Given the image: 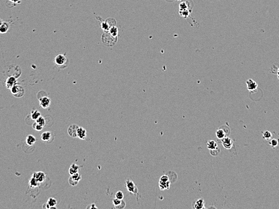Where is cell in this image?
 <instances>
[{"label": "cell", "instance_id": "cell-1", "mask_svg": "<svg viewBox=\"0 0 279 209\" xmlns=\"http://www.w3.org/2000/svg\"><path fill=\"white\" fill-rule=\"evenodd\" d=\"M55 65L58 66L60 68H64L68 65V59L66 55L63 54H58L55 56L54 59Z\"/></svg>", "mask_w": 279, "mask_h": 209}, {"label": "cell", "instance_id": "cell-2", "mask_svg": "<svg viewBox=\"0 0 279 209\" xmlns=\"http://www.w3.org/2000/svg\"><path fill=\"white\" fill-rule=\"evenodd\" d=\"M10 91L12 95L16 98H21L24 95L25 90L22 86L19 84H16L10 89Z\"/></svg>", "mask_w": 279, "mask_h": 209}, {"label": "cell", "instance_id": "cell-3", "mask_svg": "<svg viewBox=\"0 0 279 209\" xmlns=\"http://www.w3.org/2000/svg\"><path fill=\"white\" fill-rule=\"evenodd\" d=\"M126 187L129 192L134 195H137L138 193V187L132 180L128 179L126 182Z\"/></svg>", "mask_w": 279, "mask_h": 209}, {"label": "cell", "instance_id": "cell-4", "mask_svg": "<svg viewBox=\"0 0 279 209\" xmlns=\"http://www.w3.org/2000/svg\"><path fill=\"white\" fill-rule=\"evenodd\" d=\"M247 88L250 92H254L257 90L258 84L257 83L254 81L252 78H249L246 81Z\"/></svg>", "mask_w": 279, "mask_h": 209}, {"label": "cell", "instance_id": "cell-5", "mask_svg": "<svg viewBox=\"0 0 279 209\" xmlns=\"http://www.w3.org/2000/svg\"><path fill=\"white\" fill-rule=\"evenodd\" d=\"M79 128V126H78L76 124H72L67 129V133L70 136L72 137H77V130Z\"/></svg>", "mask_w": 279, "mask_h": 209}, {"label": "cell", "instance_id": "cell-6", "mask_svg": "<svg viewBox=\"0 0 279 209\" xmlns=\"http://www.w3.org/2000/svg\"><path fill=\"white\" fill-rule=\"evenodd\" d=\"M221 142H222V145L223 147L224 148L230 149L232 147L233 144V141L232 139L230 138L229 137H225L224 138L221 139Z\"/></svg>", "mask_w": 279, "mask_h": 209}, {"label": "cell", "instance_id": "cell-7", "mask_svg": "<svg viewBox=\"0 0 279 209\" xmlns=\"http://www.w3.org/2000/svg\"><path fill=\"white\" fill-rule=\"evenodd\" d=\"M51 102V99L47 97H43L42 98H39L40 106L43 109H46L49 107Z\"/></svg>", "mask_w": 279, "mask_h": 209}, {"label": "cell", "instance_id": "cell-8", "mask_svg": "<svg viewBox=\"0 0 279 209\" xmlns=\"http://www.w3.org/2000/svg\"><path fill=\"white\" fill-rule=\"evenodd\" d=\"M33 177L36 178L39 183H42L45 180L46 175L43 172H36L33 174Z\"/></svg>", "mask_w": 279, "mask_h": 209}, {"label": "cell", "instance_id": "cell-9", "mask_svg": "<svg viewBox=\"0 0 279 209\" xmlns=\"http://www.w3.org/2000/svg\"><path fill=\"white\" fill-rule=\"evenodd\" d=\"M17 84V80L14 77H9L6 81V86L7 88L10 89L12 87H13L15 85Z\"/></svg>", "mask_w": 279, "mask_h": 209}, {"label": "cell", "instance_id": "cell-10", "mask_svg": "<svg viewBox=\"0 0 279 209\" xmlns=\"http://www.w3.org/2000/svg\"><path fill=\"white\" fill-rule=\"evenodd\" d=\"M77 137L82 140H84L87 137V131L83 127H79L77 130Z\"/></svg>", "mask_w": 279, "mask_h": 209}, {"label": "cell", "instance_id": "cell-11", "mask_svg": "<svg viewBox=\"0 0 279 209\" xmlns=\"http://www.w3.org/2000/svg\"><path fill=\"white\" fill-rule=\"evenodd\" d=\"M205 201L203 199H198L193 204V208L196 209L205 208Z\"/></svg>", "mask_w": 279, "mask_h": 209}, {"label": "cell", "instance_id": "cell-12", "mask_svg": "<svg viewBox=\"0 0 279 209\" xmlns=\"http://www.w3.org/2000/svg\"><path fill=\"white\" fill-rule=\"evenodd\" d=\"M52 138V135L50 131H45L41 135V139L43 142H49Z\"/></svg>", "mask_w": 279, "mask_h": 209}, {"label": "cell", "instance_id": "cell-13", "mask_svg": "<svg viewBox=\"0 0 279 209\" xmlns=\"http://www.w3.org/2000/svg\"><path fill=\"white\" fill-rule=\"evenodd\" d=\"M80 168H81V166L76 165L75 163H72V164L71 165V166H70V168L69 169V173L70 174V175H73V174H74L77 173V172H79Z\"/></svg>", "mask_w": 279, "mask_h": 209}, {"label": "cell", "instance_id": "cell-14", "mask_svg": "<svg viewBox=\"0 0 279 209\" xmlns=\"http://www.w3.org/2000/svg\"><path fill=\"white\" fill-rule=\"evenodd\" d=\"M9 28V24L7 22H3L1 25H0V33L4 34L7 32Z\"/></svg>", "mask_w": 279, "mask_h": 209}, {"label": "cell", "instance_id": "cell-15", "mask_svg": "<svg viewBox=\"0 0 279 209\" xmlns=\"http://www.w3.org/2000/svg\"><path fill=\"white\" fill-rule=\"evenodd\" d=\"M170 181H168V182H160V181H159V187L160 190H161V191H164V190L170 189Z\"/></svg>", "mask_w": 279, "mask_h": 209}, {"label": "cell", "instance_id": "cell-16", "mask_svg": "<svg viewBox=\"0 0 279 209\" xmlns=\"http://www.w3.org/2000/svg\"><path fill=\"white\" fill-rule=\"evenodd\" d=\"M207 148L209 150H211V149H214L217 148L218 147V144L217 143L213 140H208L206 143Z\"/></svg>", "mask_w": 279, "mask_h": 209}, {"label": "cell", "instance_id": "cell-17", "mask_svg": "<svg viewBox=\"0 0 279 209\" xmlns=\"http://www.w3.org/2000/svg\"><path fill=\"white\" fill-rule=\"evenodd\" d=\"M226 132H225L224 130L222 129V128H219V129H218L217 130V131H216V136H217L218 139H220V140H221V139L226 137Z\"/></svg>", "mask_w": 279, "mask_h": 209}, {"label": "cell", "instance_id": "cell-18", "mask_svg": "<svg viewBox=\"0 0 279 209\" xmlns=\"http://www.w3.org/2000/svg\"><path fill=\"white\" fill-rule=\"evenodd\" d=\"M36 139L35 138V137L33 135H28L27 136V138H26V143L27 145H28L29 146L33 145L35 143H36Z\"/></svg>", "mask_w": 279, "mask_h": 209}, {"label": "cell", "instance_id": "cell-19", "mask_svg": "<svg viewBox=\"0 0 279 209\" xmlns=\"http://www.w3.org/2000/svg\"><path fill=\"white\" fill-rule=\"evenodd\" d=\"M41 116V113H40V111H38L37 110H33L31 111L30 116H31V118L33 120L36 121V120L37 119V118H39Z\"/></svg>", "mask_w": 279, "mask_h": 209}, {"label": "cell", "instance_id": "cell-20", "mask_svg": "<svg viewBox=\"0 0 279 209\" xmlns=\"http://www.w3.org/2000/svg\"><path fill=\"white\" fill-rule=\"evenodd\" d=\"M70 178H72L73 180L75 181V182L79 183V182L81 179V175L79 172H77V173L73 174V175H71V177H70Z\"/></svg>", "mask_w": 279, "mask_h": 209}, {"label": "cell", "instance_id": "cell-21", "mask_svg": "<svg viewBox=\"0 0 279 209\" xmlns=\"http://www.w3.org/2000/svg\"><path fill=\"white\" fill-rule=\"evenodd\" d=\"M29 185H30L31 187H37V186H39V182H38V181L36 180V178H34V177H32L30 178V180H29Z\"/></svg>", "mask_w": 279, "mask_h": 209}, {"label": "cell", "instance_id": "cell-22", "mask_svg": "<svg viewBox=\"0 0 279 209\" xmlns=\"http://www.w3.org/2000/svg\"><path fill=\"white\" fill-rule=\"evenodd\" d=\"M47 203L48 204V205L50 206V208L51 207H55V205H57V201L55 198H49L48 200Z\"/></svg>", "mask_w": 279, "mask_h": 209}, {"label": "cell", "instance_id": "cell-23", "mask_svg": "<svg viewBox=\"0 0 279 209\" xmlns=\"http://www.w3.org/2000/svg\"><path fill=\"white\" fill-rule=\"evenodd\" d=\"M33 129H34L36 131H42L43 129V127L42 126V125H40L39 124H38L37 122H34L33 124Z\"/></svg>", "mask_w": 279, "mask_h": 209}, {"label": "cell", "instance_id": "cell-24", "mask_svg": "<svg viewBox=\"0 0 279 209\" xmlns=\"http://www.w3.org/2000/svg\"><path fill=\"white\" fill-rule=\"evenodd\" d=\"M262 136H263V138L266 139V140H270V139H271L273 135H272V134L270 131H265L263 132Z\"/></svg>", "mask_w": 279, "mask_h": 209}, {"label": "cell", "instance_id": "cell-25", "mask_svg": "<svg viewBox=\"0 0 279 209\" xmlns=\"http://www.w3.org/2000/svg\"><path fill=\"white\" fill-rule=\"evenodd\" d=\"M122 201H123V200H121L117 199V198H114V199L113 200V205H114V208L116 209L117 208V207L121 204Z\"/></svg>", "mask_w": 279, "mask_h": 209}, {"label": "cell", "instance_id": "cell-26", "mask_svg": "<svg viewBox=\"0 0 279 209\" xmlns=\"http://www.w3.org/2000/svg\"><path fill=\"white\" fill-rule=\"evenodd\" d=\"M220 153V149L218 147H217V148L214 149H211V150H210V154L211 155H212V156H217Z\"/></svg>", "mask_w": 279, "mask_h": 209}, {"label": "cell", "instance_id": "cell-27", "mask_svg": "<svg viewBox=\"0 0 279 209\" xmlns=\"http://www.w3.org/2000/svg\"><path fill=\"white\" fill-rule=\"evenodd\" d=\"M278 144H279V140H277V139H271V140L270 141V145L273 148L276 147L278 145Z\"/></svg>", "mask_w": 279, "mask_h": 209}, {"label": "cell", "instance_id": "cell-28", "mask_svg": "<svg viewBox=\"0 0 279 209\" xmlns=\"http://www.w3.org/2000/svg\"><path fill=\"white\" fill-rule=\"evenodd\" d=\"M36 122H37L38 124H39L40 125H42L43 127H44L45 125V120L44 119V118L42 117V116H40V117L39 118H37V119L36 120Z\"/></svg>", "mask_w": 279, "mask_h": 209}, {"label": "cell", "instance_id": "cell-29", "mask_svg": "<svg viewBox=\"0 0 279 209\" xmlns=\"http://www.w3.org/2000/svg\"><path fill=\"white\" fill-rule=\"evenodd\" d=\"M115 198L122 200L124 198V194H123V193L122 192V191H118L116 193V195H115Z\"/></svg>", "mask_w": 279, "mask_h": 209}, {"label": "cell", "instance_id": "cell-30", "mask_svg": "<svg viewBox=\"0 0 279 209\" xmlns=\"http://www.w3.org/2000/svg\"><path fill=\"white\" fill-rule=\"evenodd\" d=\"M160 182H168V181H170V180H169V177L167 175H164L163 176H161V178H160Z\"/></svg>", "mask_w": 279, "mask_h": 209}, {"label": "cell", "instance_id": "cell-31", "mask_svg": "<svg viewBox=\"0 0 279 209\" xmlns=\"http://www.w3.org/2000/svg\"><path fill=\"white\" fill-rule=\"evenodd\" d=\"M69 183L70 184H71V186H76V185H77V184H78V182H75L74 180H73L72 178H70V177H69Z\"/></svg>", "mask_w": 279, "mask_h": 209}, {"label": "cell", "instance_id": "cell-32", "mask_svg": "<svg viewBox=\"0 0 279 209\" xmlns=\"http://www.w3.org/2000/svg\"><path fill=\"white\" fill-rule=\"evenodd\" d=\"M125 206H126V203H125V202L123 200V201H122V202L121 204H120L119 206L117 207V209H122V208H125Z\"/></svg>", "mask_w": 279, "mask_h": 209}, {"label": "cell", "instance_id": "cell-33", "mask_svg": "<svg viewBox=\"0 0 279 209\" xmlns=\"http://www.w3.org/2000/svg\"><path fill=\"white\" fill-rule=\"evenodd\" d=\"M88 208H97V207L96 205L95 204H90V207H87Z\"/></svg>", "mask_w": 279, "mask_h": 209}, {"label": "cell", "instance_id": "cell-34", "mask_svg": "<svg viewBox=\"0 0 279 209\" xmlns=\"http://www.w3.org/2000/svg\"><path fill=\"white\" fill-rule=\"evenodd\" d=\"M43 208H50V206L48 205V203H45L43 205Z\"/></svg>", "mask_w": 279, "mask_h": 209}, {"label": "cell", "instance_id": "cell-35", "mask_svg": "<svg viewBox=\"0 0 279 209\" xmlns=\"http://www.w3.org/2000/svg\"><path fill=\"white\" fill-rule=\"evenodd\" d=\"M10 1H12V2L16 3H20L21 2V0H10Z\"/></svg>", "mask_w": 279, "mask_h": 209}, {"label": "cell", "instance_id": "cell-36", "mask_svg": "<svg viewBox=\"0 0 279 209\" xmlns=\"http://www.w3.org/2000/svg\"><path fill=\"white\" fill-rule=\"evenodd\" d=\"M277 75H279V68L277 69Z\"/></svg>", "mask_w": 279, "mask_h": 209}, {"label": "cell", "instance_id": "cell-37", "mask_svg": "<svg viewBox=\"0 0 279 209\" xmlns=\"http://www.w3.org/2000/svg\"><path fill=\"white\" fill-rule=\"evenodd\" d=\"M2 21H1V20H0V25H1V24H2Z\"/></svg>", "mask_w": 279, "mask_h": 209}, {"label": "cell", "instance_id": "cell-38", "mask_svg": "<svg viewBox=\"0 0 279 209\" xmlns=\"http://www.w3.org/2000/svg\"><path fill=\"white\" fill-rule=\"evenodd\" d=\"M278 78L279 79V75H278Z\"/></svg>", "mask_w": 279, "mask_h": 209}]
</instances>
